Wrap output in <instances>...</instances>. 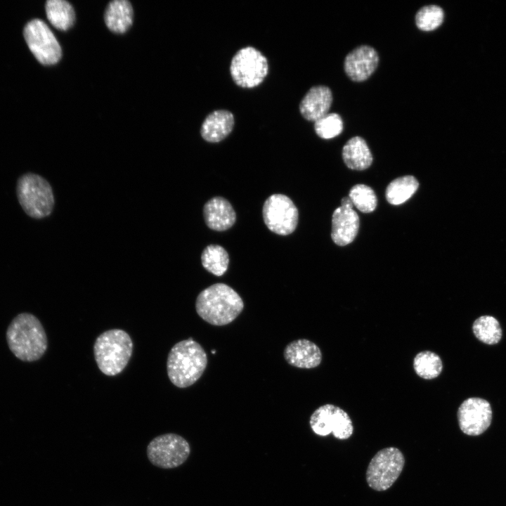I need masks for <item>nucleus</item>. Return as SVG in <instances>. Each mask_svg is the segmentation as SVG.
Returning <instances> with one entry per match:
<instances>
[{"instance_id": "412c9836", "label": "nucleus", "mask_w": 506, "mask_h": 506, "mask_svg": "<svg viewBox=\"0 0 506 506\" xmlns=\"http://www.w3.org/2000/svg\"><path fill=\"white\" fill-rule=\"evenodd\" d=\"M419 183L413 176L394 179L386 188L385 196L391 205H398L407 201L417 190Z\"/></svg>"}, {"instance_id": "f3484780", "label": "nucleus", "mask_w": 506, "mask_h": 506, "mask_svg": "<svg viewBox=\"0 0 506 506\" xmlns=\"http://www.w3.org/2000/svg\"><path fill=\"white\" fill-rule=\"evenodd\" d=\"M203 216L207 226L217 231L230 228L236 220V214L231 203L220 196L214 197L205 203Z\"/></svg>"}, {"instance_id": "f8f14e48", "label": "nucleus", "mask_w": 506, "mask_h": 506, "mask_svg": "<svg viewBox=\"0 0 506 506\" xmlns=\"http://www.w3.org/2000/svg\"><path fill=\"white\" fill-rule=\"evenodd\" d=\"M492 417L489 402L478 397L465 399L457 413L459 427L468 436H479L486 432L491 424Z\"/></svg>"}, {"instance_id": "a211bd4d", "label": "nucleus", "mask_w": 506, "mask_h": 506, "mask_svg": "<svg viewBox=\"0 0 506 506\" xmlns=\"http://www.w3.org/2000/svg\"><path fill=\"white\" fill-rule=\"evenodd\" d=\"M233 126V115L226 110H218L207 116L202 124L200 134L206 141L217 143L228 136Z\"/></svg>"}, {"instance_id": "423d86ee", "label": "nucleus", "mask_w": 506, "mask_h": 506, "mask_svg": "<svg viewBox=\"0 0 506 506\" xmlns=\"http://www.w3.org/2000/svg\"><path fill=\"white\" fill-rule=\"evenodd\" d=\"M404 465L405 457L398 448L387 447L379 450L368 465V485L377 491L389 489L399 477Z\"/></svg>"}, {"instance_id": "dca6fc26", "label": "nucleus", "mask_w": 506, "mask_h": 506, "mask_svg": "<svg viewBox=\"0 0 506 506\" xmlns=\"http://www.w3.org/2000/svg\"><path fill=\"white\" fill-rule=\"evenodd\" d=\"M332 103L330 88L319 85L311 87L299 104V111L306 120L316 122L328 114Z\"/></svg>"}, {"instance_id": "f257e3e1", "label": "nucleus", "mask_w": 506, "mask_h": 506, "mask_svg": "<svg viewBox=\"0 0 506 506\" xmlns=\"http://www.w3.org/2000/svg\"><path fill=\"white\" fill-rule=\"evenodd\" d=\"M244 302L231 287L224 283L213 284L200 292L195 310L205 322L223 326L233 322L242 311Z\"/></svg>"}, {"instance_id": "5701e85b", "label": "nucleus", "mask_w": 506, "mask_h": 506, "mask_svg": "<svg viewBox=\"0 0 506 506\" xmlns=\"http://www.w3.org/2000/svg\"><path fill=\"white\" fill-rule=\"evenodd\" d=\"M472 331L478 340L489 345L498 343L502 337V329L498 320L488 315L476 318L473 323Z\"/></svg>"}, {"instance_id": "7ed1b4c3", "label": "nucleus", "mask_w": 506, "mask_h": 506, "mask_svg": "<svg viewBox=\"0 0 506 506\" xmlns=\"http://www.w3.org/2000/svg\"><path fill=\"white\" fill-rule=\"evenodd\" d=\"M6 339L12 353L23 361L39 359L45 353L48 342L39 319L30 313H20L10 323Z\"/></svg>"}, {"instance_id": "6e6552de", "label": "nucleus", "mask_w": 506, "mask_h": 506, "mask_svg": "<svg viewBox=\"0 0 506 506\" xmlns=\"http://www.w3.org/2000/svg\"><path fill=\"white\" fill-rule=\"evenodd\" d=\"M268 71L266 58L252 46L240 49L233 57L230 66L234 82L242 88H253L259 85Z\"/></svg>"}, {"instance_id": "4468645a", "label": "nucleus", "mask_w": 506, "mask_h": 506, "mask_svg": "<svg viewBox=\"0 0 506 506\" xmlns=\"http://www.w3.org/2000/svg\"><path fill=\"white\" fill-rule=\"evenodd\" d=\"M359 226V216L351 207L336 208L332 217V240L339 246L351 243L358 234Z\"/></svg>"}, {"instance_id": "f03ea898", "label": "nucleus", "mask_w": 506, "mask_h": 506, "mask_svg": "<svg viewBox=\"0 0 506 506\" xmlns=\"http://www.w3.org/2000/svg\"><path fill=\"white\" fill-rule=\"evenodd\" d=\"M207 353L192 337L174 344L169 352L167 371L171 382L179 388L193 385L207 365Z\"/></svg>"}, {"instance_id": "9b49d317", "label": "nucleus", "mask_w": 506, "mask_h": 506, "mask_svg": "<svg viewBox=\"0 0 506 506\" xmlns=\"http://www.w3.org/2000/svg\"><path fill=\"white\" fill-rule=\"evenodd\" d=\"M24 37L31 52L43 65H50L58 62L61 48L56 37L39 19L29 22L24 29Z\"/></svg>"}, {"instance_id": "6ab92c4d", "label": "nucleus", "mask_w": 506, "mask_h": 506, "mask_svg": "<svg viewBox=\"0 0 506 506\" xmlns=\"http://www.w3.org/2000/svg\"><path fill=\"white\" fill-rule=\"evenodd\" d=\"M343 160L351 169L364 170L372 162V153L365 142L360 136H354L347 141L342 148Z\"/></svg>"}, {"instance_id": "393cba45", "label": "nucleus", "mask_w": 506, "mask_h": 506, "mask_svg": "<svg viewBox=\"0 0 506 506\" xmlns=\"http://www.w3.org/2000/svg\"><path fill=\"white\" fill-rule=\"evenodd\" d=\"M413 368L416 374L425 379L437 377L443 369V363L438 354L430 351L419 352L414 358Z\"/></svg>"}, {"instance_id": "20e7f679", "label": "nucleus", "mask_w": 506, "mask_h": 506, "mask_svg": "<svg viewBox=\"0 0 506 506\" xmlns=\"http://www.w3.org/2000/svg\"><path fill=\"white\" fill-rule=\"evenodd\" d=\"M133 352L129 335L121 329H111L96 339L93 353L99 370L105 375L115 376L127 365Z\"/></svg>"}, {"instance_id": "39448f33", "label": "nucleus", "mask_w": 506, "mask_h": 506, "mask_svg": "<svg viewBox=\"0 0 506 506\" xmlns=\"http://www.w3.org/2000/svg\"><path fill=\"white\" fill-rule=\"evenodd\" d=\"M16 193L20 206L30 217L41 219L51 213L54 205L52 188L41 176L32 173L21 176Z\"/></svg>"}, {"instance_id": "bb28decb", "label": "nucleus", "mask_w": 506, "mask_h": 506, "mask_svg": "<svg viewBox=\"0 0 506 506\" xmlns=\"http://www.w3.org/2000/svg\"><path fill=\"white\" fill-rule=\"evenodd\" d=\"M443 10L436 5L424 6L415 15L417 27L425 32L436 30L443 23Z\"/></svg>"}, {"instance_id": "b1692460", "label": "nucleus", "mask_w": 506, "mask_h": 506, "mask_svg": "<svg viewBox=\"0 0 506 506\" xmlns=\"http://www.w3.org/2000/svg\"><path fill=\"white\" fill-rule=\"evenodd\" d=\"M203 267L211 273L221 276L226 271L229 264V256L226 250L218 245H209L201 255Z\"/></svg>"}, {"instance_id": "4be33fe9", "label": "nucleus", "mask_w": 506, "mask_h": 506, "mask_svg": "<svg viewBox=\"0 0 506 506\" xmlns=\"http://www.w3.org/2000/svg\"><path fill=\"white\" fill-rule=\"evenodd\" d=\"M46 13L49 22L60 30H67L74 22V11L70 3L64 0H48Z\"/></svg>"}, {"instance_id": "cd10ccee", "label": "nucleus", "mask_w": 506, "mask_h": 506, "mask_svg": "<svg viewBox=\"0 0 506 506\" xmlns=\"http://www.w3.org/2000/svg\"><path fill=\"white\" fill-rule=\"evenodd\" d=\"M316 134L323 139L332 138L343 131V121L337 113H328L314 122Z\"/></svg>"}, {"instance_id": "c85d7f7f", "label": "nucleus", "mask_w": 506, "mask_h": 506, "mask_svg": "<svg viewBox=\"0 0 506 506\" xmlns=\"http://www.w3.org/2000/svg\"><path fill=\"white\" fill-rule=\"evenodd\" d=\"M341 206L353 208V205L349 197H344L341 200Z\"/></svg>"}, {"instance_id": "ddd939ff", "label": "nucleus", "mask_w": 506, "mask_h": 506, "mask_svg": "<svg viewBox=\"0 0 506 506\" xmlns=\"http://www.w3.org/2000/svg\"><path fill=\"white\" fill-rule=\"evenodd\" d=\"M378 62L377 51L370 46L362 45L347 54L344 62V69L352 81L363 82L375 71Z\"/></svg>"}, {"instance_id": "2eb2a0df", "label": "nucleus", "mask_w": 506, "mask_h": 506, "mask_svg": "<svg viewBox=\"0 0 506 506\" xmlns=\"http://www.w3.org/2000/svg\"><path fill=\"white\" fill-rule=\"evenodd\" d=\"M283 356L288 364L298 368H314L322 361L320 348L306 339H299L289 343L284 349Z\"/></svg>"}, {"instance_id": "1a4fd4ad", "label": "nucleus", "mask_w": 506, "mask_h": 506, "mask_svg": "<svg viewBox=\"0 0 506 506\" xmlns=\"http://www.w3.org/2000/svg\"><path fill=\"white\" fill-rule=\"evenodd\" d=\"M262 214L267 228L272 232L287 235L296 229L299 212L292 200L283 194H273L265 201Z\"/></svg>"}, {"instance_id": "a878e982", "label": "nucleus", "mask_w": 506, "mask_h": 506, "mask_svg": "<svg viewBox=\"0 0 506 506\" xmlns=\"http://www.w3.org/2000/svg\"><path fill=\"white\" fill-rule=\"evenodd\" d=\"M353 205L363 213L373 212L377 207V196L374 190L365 184L353 186L349 195Z\"/></svg>"}, {"instance_id": "9d476101", "label": "nucleus", "mask_w": 506, "mask_h": 506, "mask_svg": "<svg viewBox=\"0 0 506 506\" xmlns=\"http://www.w3.org/2000/svg\"><path fill=\"white\" fill-rule=\"evenodd\" d=\"M312 431L318 436H326L331 433L334 437L345 440L353 432L352 420L348 413L333 404H325L316 409L309 419Z\"/></svg>"}, {"instance_id": "aec40b11", "label": "nucleus", "mask_w": 506, "mask_h": 506, "mask_svg": "<svg viewBox=\"0 0 506 506\" xmlns=\"http://www.w3.org/2000/svg\"><path fill=\"white\" fill-rule=\"evenodd\" d=\"M133 9L126 0H115L107 6L105 13V22L107 27L113 32L124 33L131 25Z\"/></svg>"}, {"instance_id": "0eeeda50", "label": "nucleus", "mask_w": 506, "mask_h": 506, "mask_svg": "<svg viewBox=\"0 0 506 506\" xmlns=\"http://www.w3.org/2000/svg\"><path fill=\"white\" fill-rule=\"evenodd\" d=\"M151 464L162 469H172L183 465L190 454V446L183 436L167 433L153 439L146 448Z\"/></svg>"}]
</instances>
